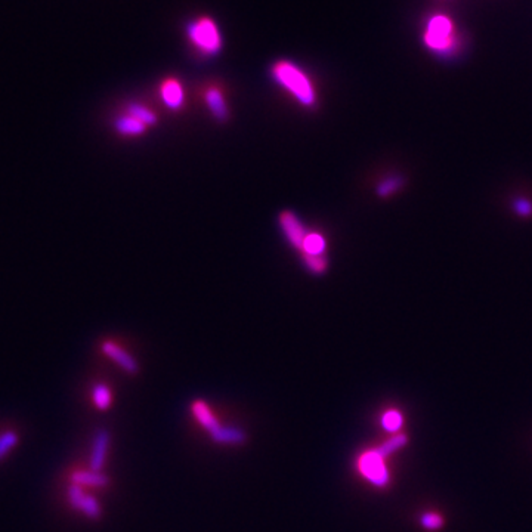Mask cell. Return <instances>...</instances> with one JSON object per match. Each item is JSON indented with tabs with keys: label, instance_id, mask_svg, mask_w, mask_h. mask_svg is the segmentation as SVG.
I'll list each match as a JSON object with an SVG mask.
<instances>
[{
	"label": "cell",
	"instance_id": "1",
	"mask_svg": "<svg viewBox=\"0 0 532 532\" xmlns=\"http://www.w3.org/2000/svg\"><path fill=\"white\" fill-rule=\"evenodd\" d=\"M271 76L275 83L302 107L314 108L318 103V92L314 82L297 64L288 60L276 61L271 68Z\"/></svg>",
	"mask_w": 532,
	"mask_h": 532
},
{
	"label": "cell",
	"instance_id": "2",
	"mask_svg": "<svg viewBox=\"0 0 532 532\" xmlns=\"http://www.w3.org/2000/svg\"><path fill=\"white\" fill-rule=\"evenodd\" d=\"M187 36L194 48L206 56H215L224 48L222 33L215 19L209 17L191 21L187 27Z\"/></svg>",
	"mask_w": 532,
	"mask_h": 532
},
{
	"label": "cell",
	"instance_id": "3",
	"mask_svg": "<svg viewBox=\"0 0 532 532\" xmlns=\"http://www.w3.org/2000/svg\"><path fill=\"white\" fill-rule=\"evenodd\" d=\"M424 44L438 55H453L458 46L453 21L447 15H433L427 21L424 31Z\"/></svg>",
	"mask_w": 532,
	"mask_h": 532
},
{
	"label": "cell",
	"instance_id": "4",
	"mask_svg": "<svg viewBox=\"0 0 532 532\" xmlns=\"http://www.w3.org/2000/svg\"><path fill=\"white\" fill-rule=\"evenodd\" d=\"M385 460L386 458L377 453V449L365 451L358 458V469H360L361 475L377 488H383L390 482V475Z\"/></svg>",
	"mask_w": 532,
	"mask_h": 532
},
{
	"label": "cell",
	"instance_id": "5",
	"mask_svg": "<svg viewBox=\"0 0 532 532\" xmlns=\"http://www.w3.org/2000/svg\"><path fill=\"white\" fill-rule=\"evenodd\" d=\"M67 497H68V501H70V504L76 508V510L80 513H83L86 517H89V519H99L101 517L102 508H101L98 500L94 499L92 495L86 494L82 487L72 483L70 487H68Z\"/></svg>",
	"mask_w": 532,
	"mask_h": 532
},
{
	"label": "cell",
	"instance_id": "6",
	"mask_svg": "<svg viewBox=\"0 0 532 532\" xmlns=\"http://www.w3.org/2000/svg\"><path fill=\"white\" fill-rule=\"evenodd\" d=\"M279 224L283 229L287 241L290 242L294 249H297V250L302 249L304 240H305L309 231H306L304 222L300 221L297 215H294L290 210H283L279 216Z\"/></svg>",
	"mask_w": 532,
	"mask_h": 532
},
{
	"label": "cell",
	"instance_id": "7",
	"mask_svg": "<svg viewBox=\"0 0 532 532\" xmlns=\"http://www.w3.org/2000/svg\"><path fill=\"white\" fill-rule=\"evenodd\" d=\"M203 95H204V102L207 106V110L210 111L213 119L221 123H225L229 119V107H228V101L222 88L212 85L209 88H206Z\"/></svg>",
	"mask_w": 532,
	"mask_h": 532
},
{
	"label": "cell",
	"instance_id": "8",
	"mask_svg": "<svg viewBox=\"0 0 532 532\" xmlns=\"http://www.w3.org/2000/svg\"><path fill=\"white\" fill-rule=\"evenodd\" d=\"M160 98L165 106L172 111H179L185 103V90L181 80L169 77L160 85Z\"/></svg>",
	"mask_w": 532,
	"mask_h": 532
},
{
	"label": "cell",
	"instance_id": "9",
	"mask_svg": "<svg viewBox=\"0 0 532 532\" xmlns=\"http://www.w3.org/2000/svg\"><path fill=\"white\" fill-rule=\"evenodd\" d=\"M101 349L103 355L108 356L110 360H113L122 369H124L126 373L136 374L140 372V365H138L135 358L129 352H126L122 346H119L115 342L106 340L102 343Z\"/></svg>",
	"mask_w": 532,
	"mask_h": 532
},
{
	"label": "cell",
	"instance_id": "10",
	"mask_svg": "<svg viewBox=\"0 0 532 532\" xmlns=\"http://www.w3.org/2000/svg\"><path fill=\"white\" fill-rule=\"evenodd\" d=\"M110 447V433L107 431L97 432L94 438V445L90 451V470L101 472L106 465V457Z\"/></svg>",
	"mask_w": 532,
	"mask_h": 532
},
{
	"label": "cell",
	"instance_id": "11",
	"mask_svg": "<svg viewBox=\"0 0 532 532\" xmlns=\"http://www.w3.org/2000/svg\"><path fill=\"white\" fill-rule=\"evenodd\" d=\"M114 129H115V132L124 136V138H138V136L145 135L149 127L147 124H144L142 122L135 119L133 115L123 113L122 115H119V117L114 120Z\"/></svg>",
	"mask_w": 532,
	"mask_h": 532
},
{
	"label": "cell",
	"instance_id": "12",
	"mask_svg": "<svg viewBox=\"0 0 532 532\" xmlns=\"http://www.w3.org/2000/svg\"><path fill=\"white\" fill-rule=\"evenodd\" d=\"M72 483L78 485V487L102 488V487H107V485L110 483V479L101 472L77 470L72 475Z\"/></svg>",
	"mask_w": 532,
	"mask_h": 532
},
{
	"label": "cell",
	"instance_id": "13",
	"mask_svg": "<svg viewBox=\"0 0 532 532\" xmlns=\"http://www.w3.org/2000/svg\"><path fill=\"white\" fill-rule=\"evenodd\" d=\"M192 414H194V417L199 420V423L210 435L213 432H216L219 427H221V424H219V422L216 420L213 413L210 411L209 407H207V404L204 401H195L192 404Z\"/></svg>",
	"mask_w": 532,
	"mask_h": 532
},
{
	"label": "cell",
	"instance_id": "14",
	"mask_svg": "<svg viewBox=\"0 0 532 532\" xmlns=\"http://www.w3.org/2000/svg\"><path fill=\"white\" fill-rule=\"evenodd\" d=\"M124 113L133 115L135 119L142 122L148 127L157 126V123H158L157 113L153 111L149 107L144 106V103H140V102H129V103H127V106L124 107Z\"/></svg>",
	"mask_w": 532,
	"mask_h": 532
},
{
	"label": "cell",
	"instance_id": "15",
	"mask_svg": "<svg viewBox=\"0 0 532 532\" xmlns=\"http://www.w3.org/2000/svg\"><path fill=\"white\" fill-rule=\"evenodd\" d=\"M210 438L216 444H226V445H240L242 442H246V433L235 429V427H224L221 426L216 432L210 435Z\"/></svg>",
	"mask_w": 532,
	"mask_h": 532
},
{
	"label": "cell",
	"instance_id": "16",
	"mask_svg": "<svg viewBox=\"0 0 532 532\" xmlns=\"http://www.w3.org/2000/svg\"><path fill=\"white\" fill-rule=\"evenodd\" d=\"M327 249V240L321 233H308L300 251L305 256H324Z\"/></svg>",
	"mask_w": 532,
	"mask_h": 532
},
{
	"label": "cell",
	"instance_id": "17",
	"mask_svg": "<svg viewBox=\"0 0 532 532\" xmlns=\"http://www.w3.org/2000/svg\"><path fill=\"white\" fill-rule=\"evenodd\" d=\"M408 444V436L407 435H395L389 438L388 441H385L383 444H381L380 447H377V453L383 457V458H388L389 456L395 454L397 451L402 449L404 447H406Z\"/></svg>",
	"mask_w": 532,
	"mask_h": 532
},
{
	"label": "cell",
	"instance_id": "18",
	"mask_svg": "<svg viewBox=\"0 0 532 532\" xmlns=\"http://www.w3.org/2000/svg\"><path fill=\"white\" fill-rule=\"evenodd\" d=\"M92 395H94V404L95 407L101 411L108 410L111 406V390L107 385L98 383L94 386V390H92Z\"/></svg>",
	"mask_w": 532,
	"mask_h": 532
},
{
	"label": "cell",
	"instance_id": "19",
	"mask_svg": "<svg viewBox=\"0 0 532 532\" xmlns=\"http://www.w3.org/2000/svg\"><path fill=\"white\" fill-rule=\"evenodd\" d=\"M402 424H404V415L397 410H389L383 414V417H381V426H383V429L389 433L398 432L402 427Z\"/></svg>",
	"mask_w": 532,
	"mask_h": 532
},
{
	"label": "cell",
	"instance_id": "20",
	"mask_svg": "<svg viewBox=\"0 0 532 532\" xmlns=\"http://www.w3.org/2000/svg\"><path fill=\"white\" fill-rule=\"evenodd\" d=\"M404 185V179L401 176H390L385 181H381L380 185H377V195L381 197V199H386V197L392 195L395 191H398Z\"/></svg>",
	"mask_w": 532,
	"mask_h": 532
},
{
	"label": "cell",
	"instance_id": "21",
	"mask_svg": "<svg viewBox=\"0 0 532 532\" xmlns=\"http://www.w3.org/2000/svg\"><path fill=\"white\" fill-rule=\"evenodd\" d=\"M19 441V436L14 431L0 433V461H2L10 451H13Z\"/></svg>",
	"mask_w": 532,
	"mask_h": 532
},
{
	"label": "cell",
	"instance_id": "22",
	"mask_svg": "<svg viewBox=\"0 0 532 532\" xmlns=\"http://www.w3.org/2000/svg\"><path fill=\"white\" fill-rule=\"evenodd\" d=\"M420 525L426 531H439L445 525V519L441 513L435 512H426L420 516Z\"/></svg>",
	"mask_w": 532,
	"mask_h": 532
},
{
	"label": "cell",
	"instance_id": "23",
	"mask_svg": "<svg viewBox=\"0 0 532 532\" xmlns=\"http://www.w3.org/2000/svg\"><path fill=\"white\" fill-rule=\"evenodd\" d=\"M304 262L306 268L315 275H321L329 269V260L326 256H305L304 254Z\"/></svg>",
	"mask_w": 532,
	"mask_h": 532
},
{
	"label": "cell",
	"instance_id": "24",
	"mask_svg": "<svg viewBox=\"0 0 532 532\" xmlns=\"http://www.w3.org/2000/svg\"><path fill=\"white\" fill-rule=\"evenodd\" d=\"M515 210L517 215H522V216H531L532 215V204L528 201V200H516L515 201Z\"/></svg>",
	"mask_w": 532,
	"mask_h": 532
}]
</instances>
